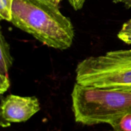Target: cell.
Returning <instances> with one entry per match:
<instances>
[{
  "label": "cell",
  "mask_w": 131,
  "mask_h": 131,
  "mask_svg": "<svg viewBox=\"0 0 131 131\" xmlns=\"http://www.w3.org/2000/svg\"><path fill=\"white\" fill-rule=\"evenodd\" d=\"M114 3H121L127 8H131V0H113Z\"/></svg>",
  "instance_id": "obj_10"
},
{
  "label": "cell",
  "mask_w": 131,
  "mask_h": 131,
  "mask_svg": "<svg viewBox=\"0 0 131 131\" xmlns=\"http://www.w3.org/2000/svg\"><path fill=\"white\" fill-rule=\"evenodd\" d=\"M75 80L84 86L131 90V49L84 59L77 65Z\"/></svg>",
  "instance_id": "obj_3"
},
{
  "label": "cell",
  "mask_w": 131,
  "mask_h": 131,
  "mask_svg": "<svg viewBox=\"0 0 131 131\" xmlns=\"http://www.w3.org/2000/svg\"><path fill=\"white\" fill-rule=\"evenodd\" d=\"M11 23L49 47H71L74 29L57 4L49 0H14Z\"/></svg>",
  "instance_id": "obj_1"
},
{
  "label": "cell",
  "mask_w": 131,
  "mask_h": 131,
  "mask_svg": "<svg viewBox=\"0 0 131 131\" xmlns=\"http://www.w3.org/2000/svg\"><path fill=\"white\" fill-rule=\"evenodd\" d=\"M111 131H131V114L124 116L111 125Z\"/></svg>",
  "instance_id": "obj_7"
},
{
  "label": "cell",
  "mask_w": 131,
  "mask_h": 131,
  "mask_svg": "<svg viewBox=\"0 0 131 131\" xmlns=\"http://www.w3.org/2000/svg\"><path fill=\"white\" fill-rule=\"evenodd\" d=\"M49 1H53L52 0H49Z\"/></svg>",
  "instance_id": "obj_12"
},
{
  "label": "cell",
  "mask_w": 131,
  "mask_h": 131,
  "mask_svg": "<svg viewBox=\"0 0 131 131\" xmlns=\"http://www.w3.org/2000/svg\"><path fill=\"white\" fill-rule=\"evenodd\" d=\"M0 93L3 95L10 86L8 70L12 65L13 58L10 54V46L2 33L0 35Z\"/></svg>",
  "instance_id": "obj_5"
},
{
  "label": "cell",
  "mask_w": 131,
  "mask_h": 131,
  "mask_svg": "<svg viewBox=\"0 0 131 131\" xmlns=\"http://www.w3.org/2000/svg\"><path fill=\"white\" fill-rule=\"evenodd\" d=\"M40 110V105L36 97L8 95L1 102V126L6 127L12 123L27 121L38 113Z\"/></svg>",
  "instance_id": "obj_4"
},
{
  "label": "cell",
  "mask_w": 131,
  "mask_h": 131,
  "mask_svg": "<svg viewBox=\"0 0 131 131\" xmlns=\"http://www.w3.org/2000/svg\"><path fill=\"white\" fill-rule=\"evenodd\" d=\"M14 0H0V18L1 20L11 22Z\"/></svg>",
  "instance_id": "obj_6"
},
{
  "label": "cell",
  "mask_w": 131,
  "mask_h": 131,
  "mask_svg": "<svg viewBox=\"0 0 131 131\" xmlns=\"http://www.w3.org/2000/svg\"><path fill=\"white\" fill-rule=\"evenodd\" d=\"M72 7L75 10H79L83 7L86 0H68Z\"/></svg>",
  "instance_id": "obj_9"
},
{
  "label": "cell",
  "mask_w": 131,
  "mask_h": 131,
  "mask_svg": "<svg viewBox=\"0 0 131 131\" xmlns=\"http://www.w3.org/2000/svg\"><path fill=\"white\" fill-rule=\"evenodd\" d=\"M52 1H53L54 3H56V4L58 5V4L60 3L61 2V1H62V0H52Z\"/></svg>",
  "instance_id": "obj_11"
},
{
  "label": "cell",
  "mask_w": 131,
  "mask_h": 131,
  "mask_svg": "<svg viewBox=\"0 0 131 131\" xmlns=\"http://www.w3.org/2000/svg\"><path fill=\"white\" fill-rule=\"evenodd\" d=\"M76 122L85 125L113 123L131 114V90L75 83L71 94Z\"/></svg>",
  "instance_id": "obj_2"
},
{
  "label": "cell",
  "mask_w": 131,
  "mask_h": 131,
  "mask_svg": "<svg viewBox=\"0 0 131 131\" xmlns=\"http://www.w3.org/2000/svg\"><path fill=\"white\" fill-rule=\"evenodd\" d=\"M118 37L127 44L131 45V19L123 24L118 33Z\"/></svg>",
  "instance_id": "obj_8"
}]
</instances>
